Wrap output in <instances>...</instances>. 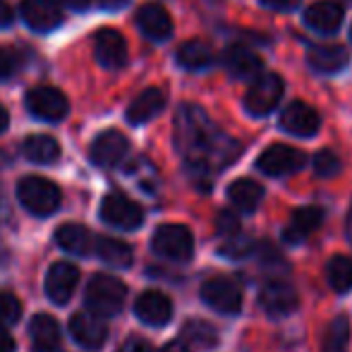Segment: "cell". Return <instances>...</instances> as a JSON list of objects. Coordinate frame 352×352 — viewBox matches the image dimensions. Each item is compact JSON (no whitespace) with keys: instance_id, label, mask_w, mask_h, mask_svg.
<instances>
[{"instance_id":"6da1fadb","label":"cell","mask_w":352,"mask_h":352,"mask_svg":"<svg viewBox=\"0 0 352 352\" xmlns=\"http://www.w3.org/2000/svg\"><path fill=\"white\" fill-rule=\"evenodd\" d=\"M175 146L197 180H206L240 156V144L218 130L195 103H185L177 111Z\"/></svg>"},{"instance_id":"7a4b0ae2","label":"cell","mask_w":352,"mask_h":352,"mask_svg":"<svg viewBox=\"0 0 352 352\" xmlns=\"http://www.w3.org/2000/svg\"><path fill=\"white\" fill-rule=\"evenodd\" d=\"M17 197L22 206L34 216H51L60 206V187L48 177L29 175L17 185Z\"/></svg>"},{"instance_id":"3957f363","label":"cell","mask_w":352,"mask_h":352,"mask_svg":"<svg viewBox=\"0 0 352 352\" xmlns=\"http://www.w3.org/2000/svg\"><path fill=\"white\" fill-rule=\"evenodd\" d=\"M127 287L111 274H96L87 287V307L98 316H113L125 305Z\"/></svg>"},{"instance_id":"277c9868","label":"cell","mask_w":352,"mask_h":352,"mask_svg":"<svg viewBox=\"0 0 352 352\" xmlns=\"http://www.w3.org/2000/svg\"><path fill=\"white\" fill-rule=\"evenodd\" d=\"M151 247L163 259L187 261L195 252V237H192L190 228L180 226V223H166L153 232Z\"/></svg>"},{"instance_id":"5b68a950","label":"cell","mask_w":352,"mask_h":352,"mask_svg":"<svg viewBox=\"0 0 352 352\" xmlns=\"http://www.w3.org/2000/svg\"><path fill=\"white\" fill-rule=\"evenodd\" d=\"M285 84L276 72H264L259 79H254V84L250 87V91L245 94V108L250 116L264 118L274 111L280 103Z\"/></svg>"},{"instance_id":"8992f818","label":"cell","mask_w":352,"mask_h":352,"mask_svg":"<svg viewBox=\"0 0 352 352\" xmlns=\"http://www.w3.org/2000/svg\"><path fill=\"white\" fill-rule=\"evenodd\" d=\"M27 108L34 118L38 120H46V122H56L63 120L67 116V103L65 94L56 87H34L27 91Z\"/></svg>"},{"instance_id":"52a82bcc","label":"cell","mask_w":352,"mask_h":352,"mask_svg":"<svg viewBox=\"0 0 352 352\" xmlns=\"http://www.w3.org/2000/svg\"><path fill=\"white\" fill-rule=\"evenodd\" d=\"M305 166H307L305 153H302L300 148L287 146V144H274V146H269L256 158V168L271 177L290 175V173L302 170Z\"/></svg>"},{"instance_id":"ba28073f","label":"cell","mask_w":352,"mask_h":352,"mask_svg":"<svg viewBox=\"0 0 352 352\" xmlns=\"http://www.w3.org/2000/svg\"><path fill=\"white\" fill-rule=\"evenodd\" d=\"M201 300L221 314H237L242 307V290L232 278L213 276L201 285Z\"/></svg>"},{"instance_id":"9c48e42d","label":"cell","mask_w":352,"mask_h":352,"mask_svg":"<svg viewBox=\"0 0 352 352\" xmlns=\"http://www.w3.org/2000/svg\"><path fill=\"white\" fill-rule=\"evenodd\" d=\"M101 218L113 228H120V230H135L144 223V211L137 201H132L125 195H113L103 197L101 201Z\"/></svg>"},{"instance_id":"30bf717a","label":"cell","mask_w":352,"mask_h":352,"mask_svg":"<svg viewBox=\"0 0 352 352\" xmlns=\"http://www.w3.org/2000/svg\"><path fill=\"white\" fill-rule=\"evenodd\" d=\"M297 290L283 278L264 283L259 290V305L269 316H285L297 307Z\"/></svg>"},{"instance_id":"8fae6325","label":"cell","mask_w":352,"mask_h":352,"mask_svg":"<svg viewBox=\"0 0 352 352\" xmlns=\"http://www.w3.org/2000/svg\"><path fill=\"white\" fill-rule=\"evenodd\" d=\"M94 53H96V60L101 63L108 70H118L127 63V43L118 29L103 27L94 36Z\"/></svg>"},{"instance_id":"7c38bea8","label":"cell","mask_w":352,"mask_h":352,"mask_svg":"<svg viewBox=\"0 0 352 352\" xmlns=\"http://www.w3.org/2000/svg\"><path fill=\"white\" fill-rule=\"evenodd\" d=\"M283 132L295 137H314L321 127V118L316 108H311L305 101H292L285 111L280 113Z\"/></svg>"},{"instance_id":"4fadbf2b","label":"cell","mask_w":352,"mask_h":352,"mask_svg":"<svg viewBox=\"0 0 352 352\" xmlns=\"http://www.w3.org/2000/svg\"><path fill=\"white\" fill-rule=\"evenodd\" d=\"M127 151H130L127 137L118 130H106L94 140L89 156L98 168H113L127 156Z\"/></svg>"},{"instance_id":"5bb4252c","label":"cell","mask_w":352,"mask_h":352,"mask_svg":"<svg viewBox=\"0 0 352 352\" xmlns=\"http://www.w3.org/2000/svg\"><path fill=\"white\" fill-rule=\"evenodd\" d=\"M223 65L226 70L232 74L235 79H259L261 70H264V60L256 56V51L235 43V46H228L223 53Z\"/></svg>"},{"instance_id":"9a60e30c","label":"cell","mask_w":352,"mask_h":352,"mask_svg":"<svg viewBox=\"0 0 352 352\" xmlns=\"http://www.w3.org/2000/svg\"><path fill=\"white\" fill-rule=\"evenodd\" d=\"M137 27L151 41H166L173 34V19L168 10L158 3H144L137 10Z\"/></svg>"},{"instance_id":"2e32d148","label":"cell","mask_w":352,"mask_h":352,"mask_svg":"<svg viewBox=\"0 0 352 352\" xmlns=\"http://www.w3.org/2000/svg\"><path fill=\"white\" fill-rule=\"evenodd\" d=\"M70 333L79 345H84L89 350H96L106 343L108 329L94 311H77L70 319Z\"/></svg>"},{"instance_id":"e0dca14e","label":"cell","mask_w":352,"mask_h":352,"mask_svg":"<svg viewBox=\"0 0 352 352\" xmlns=\"http://www.w3.org/2000/svg\"><path fill=\"white\" fill-rule=\"evenodd\" d=\"M79 280V269L67 261H58V264L51 266L46 276V295L51 302L56 305H65L67 300L72 297L74 287H77Z\"/></svg>"},{"instance_id":"ac0fdd59","label":"cell","mask_w":352,"mask_h":352,"mask_svg":"<svg viewBox=\"0 0 352 352\" xmlns=\"http://www.w3.org/2000/svg\"><path fill=\"white\" fill-rule=\"evenodd\" d=\"M137 316L148 326H166L173 316V302L168 295L158 290H146L135 302Z\"/></svg>"},{"instance_id":"d6986e66","label":"cell","mask_w":352,"mask_h":352,"mask_svg":"<svg viewBox=\"0 0 352 352\" xmlns=\"http://www.w3.org/2000/svg\"><path fill=\"white\" fill-rule=\"evenodd\" d=\"M343 8L338 3H331V0H319V3L309 5L305 10V24L316 34H336L343 24Z\"/></svg>"},{"instance_id":"ffe728a7","label":"cell","mask_w":352,"mask_h":352,"mask_svg":"<svg viewBox=\"0 0 352 352\" xmlns=\"http://www.w3.org/2000/svg\"><path fill=\"white\" fill-rule=\"evenodd\" d=\"M22 17L34 32H51L63 22L56 0H22Z\"/></svg>"},{"instance_id":"44dd1931","label":"cell","mask_w":352,"mask_h":352,"mask_svg":"<svg viewBox=\"0 0 352 352\" xmlns=\"http://www.w3.org/2000/svg\"><path fill=\"white\" fill-rule=\"evenodd\" d=\"M350 63V53L343 46H311L307 51V65L319 74H338Z\"/></svg>"},{"instance_id":"7402d4cb","label":"cell","mask_w":352,"mask_h":352,"mask_svg":"<svg viewBox=\"0 0 352 352\" xmlns=\"http://www.w3.org/2000/svg\"><path fill=\"white\" fill-rule=\"evenodd\" d=\"M166 91L158 87H148L144 89L140 96L127 106V122L132 125H144V122L153 120L158 113L166 108Z\"/></svg>"},{"instance_id":"603a6c76","label":"cell","mask_w":352,"mask_h":352,"mask_svg":"<svg viewBox=\"0 0 352 352\" xmlns=\"http://www.w3.org/2000/svg\"><path fill=\"white\" fill-rule=\"evenodd\" d=\"M56 242L70 254L87 256L91 252H96V235L89 232L84 226L79 223H65L56 230Z\"/></svg>"},{"instance_id":"cb8c5ba5","label":"cell","mask_w":352,"mask_h":352,"mask_svg":"<svg viewBox=\"0 0 352 352\" xmlns=\"http://www.w3.org/2000/svg\"><path fill=\"white\" fill-rule=\"evenodd\" d=\"M324 223V209L319 206H302L290 216V223L285 226L283 235H285L287 242H302L316 230V228Z\"/></svg>"},{"instance_id":"d4e9b609","label":"cell","mask_w":352,"mask_h":352,"mask_svg":"<svg viewBox=\"0 0 352 352\" xmlns=\"http://www.w3.org/2000/svg\"><path fill=\"white\" fill-rule=\"evenodd\" d=\"M228 199L237 211L252 213L264 199V187L252 180V177H240V180H235L228 187Z\"/></svg>"},{"instance_id":"484cf974","label":"cell","mask_w":352,"mask_h":352,"mask_svg":"<svg viewBox=\"0 0 352 352\" xmlns=\"http://www.w3.org/2000/svg\"><path fill=\"white\" fill-rule=\"evenodd\" d=\"M177 63H180L185 70H206V67L213 65V51L206 41H199V38H192V41H185L180 48H177Z\"/></svg>"},{"instance_id":"4316f807","label":"cell","mask_w":352,"mask_h":352,"mask_svg":"<svg viewBox=\"0 0 352 352\" xmlns=\"http://www.w3.org/2000/svg\"><path fill=\"white\" fill-rule=\"evenodd\" d=\"M29 333L36 350H56L60 343V326L51 314H36L29 326Z\"/></svg>"},{"instance_id":"83f0119b","label":"cell","mask_w":352,"mask_h":352,"mask_svg":"<svg viewBox=\"0 0 352 352\" xmlns=\"http://www.w3.org/2000/svg\"><path fill=\"white\" fill-rule=\"evenodd\" d=\"M96 254L113 269H127L132 264V247L116 237H96Z\"/></svg>"},{"instance_id":"f1b7e54d","label":"cell","mask_w":352,"mask_h":352,"mask_svg":"<svg viewBox=\"0 0 352 352\" xmlns=\"http://www.w3.org/2000/svg\"><path fill=\"white\" fill-rule=\"evenodd\" d=\"M22 151L29 161L43 163V166H46V163L58 161V156H60V144L48 135H34V137H27V140H24Z\"/></svg>"},{"instance_id":"f546056e","label":"cell","mask_w":352,"mask_h":352,"mask_svg":"<svg viewBox=\"0 0 352 352\" xmlns=\"http://www.w3.org/2000/svg\"><path fill=\"white\" fill-rule=\"evenodd\" d=\"M182 338H185V343L190 345V348H197V350H211L213 345H218L216 329L199 319H192L182 326Z\"/></svg>"},{"instance_id":"4dcf8cb0","label":"cell","mask_w":352,"mask_h":352,"mask_svg":"<svg viewBox=\"0 0 352 352\" xmlns=\"http://www.w3.org/2000/svg\"><path fill=\"white\" fill-rule=\"evenodd\" d=\"M326 278H329V285L333 287L336 292H348L352 290V259L345 254H338L329 261L326 266Z\"/></svg>"},{"instance_id":"1f68e13d","label":"cell","mask_w":352,"mask_h":352,"mask_svg":"<svg viewBox=\"0 0 352 352\" xmlns=\"http://www.w3.org/2000/svg\"><path fill=\"white\" fill-rule=\"evenodd\" d=\"M350 345V319L336 316L324 333V352H348Z\"/></svg>"},{"instance_id":"d6a6232c","label":"cell","mask_w":352,"mask_h":352,"mask_svg":"<svg viewBox=\"0 0 352 352\" xmlns=\"http://www.w3.org/2000/svg\"><path fill=\"white\" fill-rule=\"evenodd\" d=\"M24 67V56L10 46H0V79L14 77Z\"/></svg>"},{"instance_id":"836d02e7","label":"cell","mask_w":352,"mask_h":352,"mask_svg":"<svg viewBox=\"0 0 352 352\" xmlns=\"http://www.w3.org/2000/svg\"><path fill=\"white\" fill-rule=\"evenodd\" d=\"M311 163H314V173L319 177H336L340 173V158L329 148H321Z\"/></svg>"},{"instance_id":"e575fe53","label":"cell","mask_w":352,"mask_h":352,"mask_svg":"<svg viewBox=\"0 0 352 352\" xmlns=\"http://www.w3.org/2000/svg\"><path fill=\"white\" fill-rule=\"evenodd\" d=\"M22 316V302L12 292H0V326L17 324Z\"/></svg>"},{"instance_id":"d590c367","label":"cell","mask_w":352,"mask_h":352,"mask_svg":"<svg viewBox=\"0 0 352 352\" xmlns=\"http://www.w3.org/2000/svg\"><path fill=\"white\" fill-rule=\"evenodd\" d=\"M216 230L223 237H237V232H240V218L232 211H221L216 216Z\"/></svg>"},{"instance_id":"8d00e7d4","label":"cell","mask_w":352,"mask_h":352,"mask_svg":"<svg viewBox=\"0 0 352 352\" xmlns=\"http://www.w3.org/2000/svg\"><path fill=\"white\" fill-rule=\"evenodd\" d=\"M250 250H252V242L242 240V237L237 235V237H230V242H226V245L221 247V254L230 256V259H237V256L250 254Z\"/></svg>"},{"instance_id":"74e56055","label":"cell","mask_w":352,"mask_h":352,"mask_svg":"<svg viewBox=\"0 0 352 352\" xmlns=\"http://www.w3.org/2000/svg\"><path fill=\"white\" fill-rule=\"evenodd\" d=\"M118 352H153V348H151V343L144 340V338H130L120 345V350Z\"/></svg>"},{"instance_id":"f35d334b","label":"cell","mask_w":352,"mask_h":352,"mask_svg":"<svg viewBox=\"0 0 352 352\" xmlns=\"http://www.w3.org/2000/svg\"><path fill=\"white\" fill-rule=\"evenodd\" d=\"M261 5L269 10H276V12H290L300 5V0H261Z\"/></svg>"},{"instance_id":"ab89813d","label":"cell","mask_w":352,"mask_h":352,"mask_svg":"<svg viewBox=\"0 0 352 352\" xmlns=\"http://www.w3.org/2000/svg\"><path fill=\"white\" fill-rule=\"evenodd\" d=\"M12 19H14L12 8H10L5 0H0V27H10V24H12Z\"/></svg>"},{"instance_id":"60d3db41","label":"cell","mask_w":352,"mask_h":352,"mask_svg":"<svg viewBox=\"0 0 352 352\" xmlns=\"http://www.w3.org/2000/svg\"><path fill=\"white\" fill-rule=\"evenodd\" d=\"M0 352H14V340L8 331L0 329Z\"/></svg>"},{"instance_id":"b9f144b4","label":"cell","mask_w":352,"mask_h":352,"mask_svg":"<svg viewBox=\"0 0 352 352\" xmlns=\"http://www.w3.org/2000/svg\"><path fill=\"white\" fill-rule=\"evenodd\" d=\"M56 3L65 5V8H72V10H84V8H89L91 0H56Z\"/></svg>"},{"instance_id":"7bdbcfd3","label":"cell","mask_w":352,"mask_h":352,"mask_svg":"<svg viewBox=\"0 0 352 352\" xmlns=\"http://www.w3.org/2000/svg\"><path fill=\"white\" fill-rule=\"evenodd\" d=\"M161 352H190V348H187V345H182V343H168Z\"/></svg>"},{"instance_id":"ee69618b","label":"cell","mask_w":352,"mask_h":352,"mask_svg":"<svg viewBox=\"0 0 352 352\" xmlns=\"http://www.w3.org/2000/svg\"><path fill=\"white\" fill-rule=\"evenodd\" d=\"M8 122H10V118H8V111H5L3 106H0V132L8 127Z\"/></svg>"},{"instance_id":"f6af8a7d","label":"cell","mask_w":352,"mask_h":352,"mask_svg":"<svg viewBox=\"0 0 352 352\" xmlns=\"http://www.w3.org/2000/svg\"><path fill=\"white\" fill-rule=\"evenodd\" d=\"M122 3H125V0H101L103 8H120Z\"/></svg>"},{"instance_id":"bcb514c9","label":"cell","mask_w":352,"mask_h":352,"mask_svg":"<svg viewBox=\"0 0 352 352\" xmlns=\"http://www.w3.org/2000/svg\"><path fill=\"white\" fill-rule=\"evenodd\" d=\"M36 352H60V350L56 348V350H36Z\"/></svg>"},{"instance_id":"7dc6e473","label":"cell","mask_w":352,"mask_h":352,"mask_svg":"<svg viewBox=\"0 0 352 352\" xmlns=\"http://www.w3.org/2000/svg\"><path fill=\"white\" fill-rule=\"evenodd\" d=\"M350 36H352V29H350Z\"/></svg>"}]
</instances>
